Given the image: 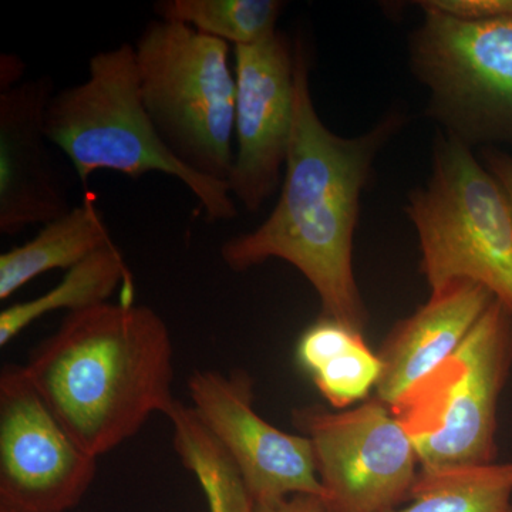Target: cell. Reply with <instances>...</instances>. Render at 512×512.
Segmentation results:
<instances>
[{
  "instance_id": "9a60e30c",
  "label": "cell",
  "mask_w": 512,
  "mask_h": 512,
  "mask_svg": "<svg viewBox=\"0 0 512 512\" xmlns=\"http://www.w3.org/2000/svg\"><path fill=\"white\" fill-rule=\"evenodd\" d=\"M121 286L133 301V278L120 248L114 242L94 252L66 272L62 281L43 295L15 303L0 312V346L5 348L23 330L49 313L80 312L109 302Z\"/></svg>"
},
{
  "instance_id": "8992f818",
  "label": "cell",
  "mask_w": 512,
  "mask_h": 512,
  "mask_svg": "<svg viewBox=\"0 0 512 512\" xmlns=\"http://www.w3.org/2000/svg\"><path fill=\"white\" fill-rule=\"evenodd\" d=\"M512 367V315L495 299L453 356L392 410L420 467L495 463L498 403Z\"/></svg>"
},
{
  "instance_id": "ac0fdd59",
  "label": "cell",
  "mask_w": 512,
  "mask_h": 512,
  "mask_svg": "<svg viewBox=\"0 0 512 512\" xmlns=\"http://www.w3.org/2000/svg\"><path fill=\"white\" fill-rule=\"evenodd\" d=\"M284 3L278 0H161L158 19L190 26L234 47L254 46L279 32Z\"/></svg>"
},
{
  "instance_id": "30bf717a",
  "label": "cell",
  "mask_w": 512,
  "mask_h": 512,
  "mask_svg": "<svg viewBox=\"0 0 512 512\" xmlns=\"http://www.w3.org/2000/svg\"><path fill=\"white\" fill-rule=\"evenodd\" d=\"M191 409L231 458L255 504L292 495L322 497L311 441L272 426L254 409V380L244 370H195Z\"/></svg>"
},
{
  "instance_id": "ffe728a7",
  "label": "cell",
  "mask_w": 512,
  "mask_h": 512,
  "mask_svg": "<svg viewBox=\"0 0 512 512\" xmlns=\"http://www.w3.org/2000/svg\"><path fill=\"white\" fill-rule=\"evenodd\" d=\"M360 338H363V333L336 320L322 318L303 333L296 355L303 369L313 375L330 359L355 345Z\"/></svg>"
},
{
  "instance_id": "7a4b0ae2",
  "label": "cell",
  "mask_w": 512,
  "mask_h": 512,
  "mask_svg": "<svg viewBox=\"0 0 512 512\" xmlns=\"http://www.w3.org/2000/svg\"><path fill=\"white\" fill-rule=\"evenodd\" d=\"M173 355L170 329L156 311L106 302L67 313L25 369L64 429L99 458L154 414L173 412Z\"/></svg>"
},
{
  "instance_id": "52a82bcc",
  "label": "cell",
  "mask_w": 512,
  "mask_h": 512,
  "mask_svg": "<svg viewBox=\"0 0 512 512\" xmlns=\"http://www.w3.org/2000/svg\"><path fill=\"white\" fill-rule=\"evenodd\" d=\"M410 39L430 114L463 143L512 137V18L463 20L421 6Z\"/></svg>"
},
{
  "instance_id": "cb8c5ba5",
  "label": "cell",
  "mask_w": 512,
  "mask_h": 512,
  "mask_svg": "<svg viewBox=\"0 0 512 512\" xmlns=\"http://www.w3.org/2000/svg\"><path fill=\"white\" fill-rule=\"evenodd\" d=\"M25 64L18 56L2 55L0 57V90L10 89L20 83Z\"/></svg>"
},
{
  "instance_id": "7402d4cb",
  "label": "cell",
  "mask_w": 512,
  "mask_h": 512,
  "mask_svg": "<svg viewBox=\"0 0 512 512\" xmlns=\"http://www.w3.org/2000/svg\"><path fill=\"white\" fill-rule=\"evenodd\" d=\"M255 512H328L318 495L298 494L275 503L256 504Z\"/></svg>"
},
{
  "instance_id": "2e32d148",
  "label": "cell",
  "mask_w": 512,
  "mask_h": 512,
  "mask_svg": "<svg viewBox=\"0 0 512 512\" xmlns=\"http://www.w3.org/2000/svg\"><path fill=\"white\" fill-rule=\"evenodd\" d=\"M510 463L420 467L410 504L392 512H512Z\"/></svg>"
},
{
  "instance_id": "5b68a950",
  "label": "cell",
  "mask_w": 512,
  "mask_h": 512,
  "mask_svg": "<svg viewBox=\"0 0 512 512\" xmlns=\"http://www.w3.org/2000/svg\"><path fill=\"white\" fill-rule=\"evenodd\" d=\"M229 50L163 19L151 20L134 45L141 100L165 146L195 173L227 184L237 96Z\"/></svg>"
},
{
  "instance_id": "ba28073f",
  "label": "cell",
  "mask_w": 512,
  "mask_h": 512,
  "mask_svg": "<svg viewBox=\"0 0 512 512\" xmlns=\"http://www.w3.org/2000/svg\"><path fill=\"white\" fill-rule=\"evenodd\" d=\"M292 420L311 441L328 512H392L409 500L420 470L416 447L377 397L339 412L299 407Z\"/></svg>"
},
{
  "instance_id": "7c38bea8",
  "label": "cell",
  "mask_w": 512,
  "mask_h": 512,
  "mask_svg": "<svg viewBox=\"0 0 512 512\" xmlns=\"http://www.w3.org/2000/svg\"><path fill=\"white\" fill-rule=\"evenodd\" d=\"M50 76L0 90V232L19 234L72 210L63 194L46 133Z\"/></svg>"
},
{
  "instance_id": "4fadbf2b",
  "label": "cell",
  "mask_w": 512,
  "mask_h": 512,
  "mask_svg": "<svg viewBox=\"0 0 512 512\" xmlns=\"http://www.w3.org/2000/svg\"><path fill=\"white\" fill-rule=\"evenodd\" d=\"M494 301L493 293L470 281L431 292L429 301L394 326L377 352L383 369L375 397L393 410L414 384L456 353Z\"/></svg>"
},
{
  "instance_id": "6da1fadb",
  "label": "cell",
  "mask_w": 512,
  "mask_h": 512,
  "mask_svg": "<svg viewBox=\"0 0 512 512\" xmlns=\"http://www.w3.org/2000/svg\"><path fill=\"white\" fill-rule=\"evenodd\" d=\"M296 99L281 195L258 228L228 239L222 262L245 272L269 259L295 266L318 293L323 318L363 333L367 312L353 274V237L373 161L399 130L390 114L355 138L340 137L320 119L309 82V57L295 42Z\"/></svg>"
},
{
  "instance_id": "e0dca14e",
  "label": "cell",
  "mask_w": 512,
  "mask_h": 512,
  "mask_svg": "<svg viewBox=\"0 0 512 512\" xmlns=\"http://www.w3.org/2000/svg\"><path fill=\"white\" fill-rule=\"evenodd\" d=\"M181 464L197 478L210 512H255L256 504L237 467L202 426L194 410L178 400L167 417Z\"/></svg>"
},
{
  "instance_id": "603a6c76",
  "label": "cell",
  "mask_w": 512,
  "mask_h": 512,
  "mask_svg": "<svg viewBox=\"0 0 512 512\" xmlns=\"http://www.w3.org/2000/svg\"><path fill=\"white\" fill-rule=\"evenodd\" d=\"M484 165L503 185L512 204V156L503 151L487 150L484 153Z\"/></svg>"
},
{
  "instance_id": "277c9868",
  "label": "cell",
  "mask_w": 512,
  "mask_h": 512,
  "mask_svg": "<svg viewBox=\"0 0 512 512\" xmlns=\"http://www.w3.org/2000/svg\"><path fill=\"white\" fill-rule=\"evenodd\" d=\"M406 212L431 292L474 282L512 315V204L468 144L450 133L437 136L429 183L412 192Z\"/></svg>"
},
{
  "instance_id": "d6986e66",
  "label": "cell",
  "mask_w": 512,
  "mask_h": 512,
  "mask_svg": "<svg viewBox=\"0 0 512 512\" xmlns=\"http://www.w3.org/2000/svg\"><path fill=\"white\" fill-rule=\"evenodd\" d=\"M382 369L379 355L366 345L365 338H360L355 345L316 370L312 377L330 407L348 410L376 390Z\"/></svg>"
},
{
  "instance_id": "8fae6325",
  "label": "cell",
  "mask_w": 512,
  "mask_h": 512,
  "mask_svg": "<svg viewBox=\"0 0 512 512\" xmlns=\"http://www.w3.org/2000/svg\"><path fill=\"white\" fill-rule=\"evenodd\" d=\"M235 157L228 188L245 210L264 207L284 180L295 119V43L282 32L234 47Z\"/></svg>"
},
{
  "instance_id": "3957f363",
  "label": "cell",
  "mask_w": 512,
  "mask_h": 512,
  "mask_svg": "<svg viewBox=\"0 0 512 512\" xmlns=\"http://www.w3.org/2000/svg\"><path fill=\"white\" fill-rule=\"evenodd\" d=\"M46 133L84 185L99 171L130 178L160 173L180 181L208 220L229 221L238 215L227 183L195 173L165 146L141 100L130 43L96 53L84 82L53 94Z\"/></svg>"
},
{
  "instance_id": "9c48e42d",
  "label": "cell",
  "mask_w": 512,
  "mask_h": 512,
  "mask_svg": "<svg viewBox=\"0 0 512 512\" xmlns=\"http://www.w3.org/2000/svg\"><path fill=\"white\" fill-rule=\"evenodd\" d=\"M84 451L47 407L25 366L0 373V510L67 512L97 476Z\"/></svg>"
},
{
  "instance_id": "d4e9b609",
  "label": "cell",
  "mask_w": 512,
  "mask_h": 512,
  "mask_svg": "<svg viewBox=\"0 0 512 512\" xmlns=\"http://www.w3.org/2000/svg\"><path fill=\"white\" fill-rule=\"evenodd\" d=\"M0 512H9V511H2V510H0Z\"/></svg>"
},
{
  "instance_id": "5bb4252c",
  "label": "cell",
  "mask_w": 512,
  "mask_h": 512,
  "mask_svg": "<svg viewBox=\"0 0 512 512\" xmlns=\"http://www.w3.org/2000/svg\"><path fill=\"white\" fill-rule=\"evenodd\" d=\"M111 242L96 195L86 192L79 205L43 225L25 244L0 255V301H8L20 288L46 272L69 271Z\"/></svg>"
},
{
  "instance_id": "44dd1931",
  "label": "cell",
  "mask_w": 512,
  "mask_h": 512,
  "mask_svg": "<svg viewBox=\"0 0 512 512\" xmlns=\"http://www.w3.org/2000/svg\"><path fill=\"white\" fill-rule=\"evenodd\" d=\"M419 5L463 20L512 18V0H429Z\"/></svg>"
}]
</instances>
